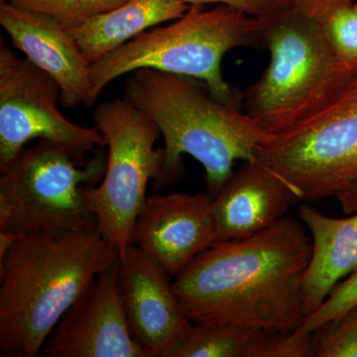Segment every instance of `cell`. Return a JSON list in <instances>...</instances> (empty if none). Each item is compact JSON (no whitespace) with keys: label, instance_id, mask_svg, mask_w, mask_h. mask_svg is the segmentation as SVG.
Wrapping results in <instances>:
<instances>
[{"label":"cell","instance_id":"6da1fadb","mask_svg":"<svg viewBox=\"0 0 357 357\" xmlns=\"http://www.w3.org/2000/svg\"><path fill=\"white\" fill-rule=\"evenodd\" d=\"M312 248L304 223L285 215L248 238L215 241L176 275L174 293L197 325L297 330Z\"/></svg>","mask_w":357,"mask_h":357},{"label":"cell","instance_id":"7a4b0ae2","mask_svg":"<svg viewBox=\"0 0 357 357\" xmlns=\"http://www.w3.org/2000/svg\"><path fill=\"white\" fill-rule=\"evenodd\" d=\"M98 225L36 231L0 258V354L37 357L66 312L119 259Z\"/></svg>","mask_w":357,"mask_h":357},{"label":"cell","instance_id":"3957f363","mask_svg":"<svg viewBox=\"0 0 357 357\" xmlns=\"http://www.w3.org/2000/svg\"><path fill=\"white\" fill-rule=\"evenodd\" d=\"M204 86L192 77L154 69L134 70L128 77L126 100L156 124L165 142L156 192L180 180L182 156L188 154L204 167L208 191L215 196L236 161L256 158L258 148L274 136Z\"/></svg>","mask_w":357,"mask_h":357},{"label":"cell","instance_id":"277c9868","mask_svg":"<svg viewBox=\"0 0 357 357\" xmlns=\"http://www.w3.org/2000/svg\"><path fill=\"white\" fill-rule=\"evenodd\" d=\"M263 33L264 21L231 7L190 6L171 24L143 32L91 64V105L107 84L140 69L199 79L218 100L236 105L223 77L222 59L232 49L263 43Z\"/></svg>","mask_w":357,"mask_h":357},{"label":"cell","instance_id":"5b68a950","mask_svg":"<svg viewBox=\"0 0 357 357\" xmlns=\"http://www.w3.org/2000/svg\"><path fill=\"white\" fill-rule=\"evenodd\" d=\"M270 62L244 109L270 133L290 130L332 102L357 73L342 64L319 20L292 7L264 21Z\"/></svg>","mask_w":357,"mask_h":357},{"label":"cell","instance_id":"8992f818","mask_svg":"<svg viewBox=\"0 0 357 357\" xmlns=\"http://www.w3.org/2000/svg\"><path fill=\"white\" fill-rule=\"evenodd\" d=\"M103 148L86 164L51 141L24 148L0 169V232L20 236L96 225L89 190L105 175Z\"/></svg>","mask_w":357,"mask_h":357},{"label":"cell","instance_id":"52a82bcc","mask_svg":"<svg viewBox=\"0 0 357 357\" xmlns=\"http://www.w3.org/2000/svg\"><path fill=\"white\" fill-rule=\"evenodd\" d=\"M255 157L295 199L337 198L351 187L357 180V74L324 109L274 135Z\"/></svg>","mask_w":357,"mask_h":357},{"label":"cell","instance_id":"ba28073f","mask_svg":"<svg viewBox=\"0 0 357 357\" xmlns=\"http://www.w3.org/2000/svg\"><path fill=\"white\" fill-rule=\"evenodd\" d=\"M93 121L107 141V167L100 184L89 188V201L98 229L121 256L132 244L148 183L163 163V148H155L161 132L126 98L98 105Z\"/></svg>","mask_w":357,"mask_h":357},{"label":"cell","instance_id":"9c48e42d","mask_svg":"<svg viewBox=\"0 0 357 357\" xmlns=\"http://www.w3.org/2000/svg\"><path fill=\"white\" fill-rule=\"evenodd\" d=\"M57 82L28 59L0 48V169L8 165L33 139L48 140L69 149L82 164L95 147H107L96 128L66 119L58 109Z\"/></svg>","mask_w":357,"mask_h":357},{"label":"cell","instance_id":"30bf717a","mask_svg":"<svg viewBox=\"0 0 357 357\" xmlns=\"http://www.w3.org/2000/svg\"><path fill=\"white\" fill-rule=\"evenodd\" d=\"M171 275L130 244L119 256V293L129 331L146 357H170L194 323L174 293Z\"/></svg>","mask_w":357,"mask_h":357},{"label":"cell","instance_id":"8fae6325","mask_svg":"<svg viewBox=\"0 0 357 357\" xmlns=\"http://www.w3.org/2000/svg\"><path fill=\"white\" fill-rule=\"evenodd\" d=\"M119 259L96 276L43 347L47 357H146L131 335L119 293Z\"/></svg>","mask_w":357,"mask_h":357},{"label":"cell","instance_id":"7c38bea8","mask_svg":"<svg viewBox=\"0 0 357 357\" xmlns=\"http://www.w3.org/2000/svg\"><path fill=\"white\" fill-rule=\"evenodd\" d=\"M213 195L154 194L136 220L132 244L176 276L215 243Z\"/></svg>","mask_w":357,"mask_h":357},{"label":"cell","instance_id":"4fadbf2b","mask_svg":"<svg viewBox=\"0 0 357 357\" xmlns=\"http://www.w3.org/2000/svg\"><path fill=\"white\" fill-rule=\"evenodd\" d=\"M0 24L15 48L57 82L63 107H91V64L67 29L49 16L9 1H0Z\"/></svg>","mask_w":357,"mask_h":357},{"label":"cell","instance_id":"5bb4252c","mask_svg":"<svg viewBox=\"0 0 357 357\" xmlns=\"http://www.w3.org/2000/svg\"><path fill=\"white\" fill-rule=\"evenodd\" d=\"M294 196L258 159L244 161L213 197L215 241H239L268 229L287 213Z\"/></svg>","mask_w":357,"mask_h":357},{"label":"cell","instance_id":"9a60e30c","mask_svg":"<svg viewBox=\"0 0 357 357\" xmlns=\"http://www.w3.org/2000/svg\"><path fill=\"white\" fill-rule=\"evenodd\" d=\"M298 215L309 229L312 243L303 286L307 318L342 279L357 270V213L351 218H330L310 204H302Z\"/></svg>","mask_w":357,"mask_h":357},{"label":"cell","instance_id":"2e32d148","mask_svg":"<svg viewBox=\"0 0 357 357\" xmlns=\"http://www.w3.org/2000/svg\"><path fill=\"white\" fill-rule=\"evenodd\" d=\"M189 7L183 0H128L68 31L93 64L149 28L178 20Z\"/></svg>","mask_w":357,"mask_h":357},{"label":"cell","instance_id":"e0dca14e","mask_svg":"<svg viewBox=\"0 0 357 357\" xmlns=\"http://www.w3.org/2000/svg\"><path fill=\"white\" fill-rule=\"evenodd\" d=\"M262 331L236 325H192L170 357H248Z\"/></svg>","mask_w":357,"mask_h":357},{"label":"cell","instance_id":"ac0fdd59","mask_svg":"<svg viewBox=\"0 0 357 357\" xmlns=\"http://www.w3.org/2000/svg\"><path fill=\"white\" fill-rule=\"evenodd\" d=\"M14 6L44 14L70 30L128 0H8Z\"/></svg>","mask_w":357,"mask_h":357},{"label":"cell","instance_id":"d6986e66","mask_svg":"<svg viewBox=\"0 0 357 357\" xmlns=\"http://www.w3.org/2000/svg\"><path fill=\"white\" fill-rule=\"evenodd\" d=\"M319 21L338 59L357 73V9L354 2L335 7Z\"/></svg>","mask_w":357,"mask_h":357},{"label":"cell","instance_id":"ffe728a7","mask_svg":"<svg viewBox=\"0 0 357 357\" xmlns=\"http://www.w3.org/2000/svg\"><path fill=\"white\" fill-rule=\"evenodd\" d=\"M316 333L303 335L297 330H264L248 357H316Z\"/></svg>","mask_w":357,"mask_h":357},{"label":"cell","instance_id":"44dd1931","mask_svg":"<svg viewBox=\"0 0 357 357\" xmlns=\"http://www.w3.org/2000/svg\"><path fill=\"white\" fill-rule=\"evenodd\" d=\"M357 307V270L344 282H340L321 306L307 316L298 332L303 335L314 333L328 324L342 319L347 312Z\"/></svg>","mask_w":357,"mask_h":357},{"label":"cell","instance_id":"7402d4cb","mask_svg":"<svg viewBox=\"0 0 357 357\" xmlns=\"http://www.w3.org/2000/svg\"><path fill=\"white\" fill-rule=\"evenodd\" d=\"M314 333L316 357H357V307Z\"/></svg>","mask_w":357,"mask_h":357},{"label":"cell","instance_id":"603a6c76","mask_svg":"<svg viewBox=\"0 0 357 357\" xmlns=\"http://www.w3.org/2000/svg\"><path fill=\"white\" fill-rule=\"evenodd\" d=\"M188 6L220 4L241 11L262 21H268L291 8L286 0H183Z\"/></svg>","mask_w":357,"mask_h":357},{"label":"cell","instance_id":"cb8c5ba5","mask_svg":"<svg viewBox=\"0 0 357 357\" xmlns=\"http://www.w3.org/2000/svg\"><path fill=\"white\" fill-rule=\"evenodd\" d=\"M354 0H294L292 8L303 15L319 20L335 7Z\"/></svg>","mask_w":357,"mask_h":357},{"label":"cell","instance_id":"d4e9b609","mask_svg":"<svg viewBox=\"0 0 357 357\" xmlns=\"http://www.w3.org/2000/svg\"><path fill=\"white\" fill-rule=\"evenodd\" d=\"M337 199L344 213H357V180Z\"/></svg>","mask_w":357,"mask_h":357},{"label":"cell","instance_id":"484cf974","mask_svg":"<svg viewBox=\"0 0 357 357\" xmlns=\"http://www.w3.org/2000/svg\"><path fill=\"white\" fill-rule=\"evenodd\" d=\"M286 1H288V2H289V3H290V4H291V6H292L293 2H294V0H286Z\"/></svg>","mask_w":357,"mask_h":357},{"label":"cell","instance_id":"4316f807","mask_svg":"<svg viewBox=\"0 0 357 357\" xmlns=\"http://www.w3.org/2000/svg\"><path fill=\"white\" fill-rule=\"evenodd\" d=\"M0 1H8V0H0Z\"/></svg>","mask_w":357,"mask_h":357},{"label":"cell","instance_id":"83f0119b","mask_svg":"<svg viewBox=\"0 0 357 357\" xmlns=\"http://www.w3.org/2000/svg\"><path fill=\"white\" fill-rule=\"evenodd\" d=\"M354 4H356V9H357V2H356V3H354Z\"/></svg>","mask_w":357,"mask_h":357}]
</instances>
